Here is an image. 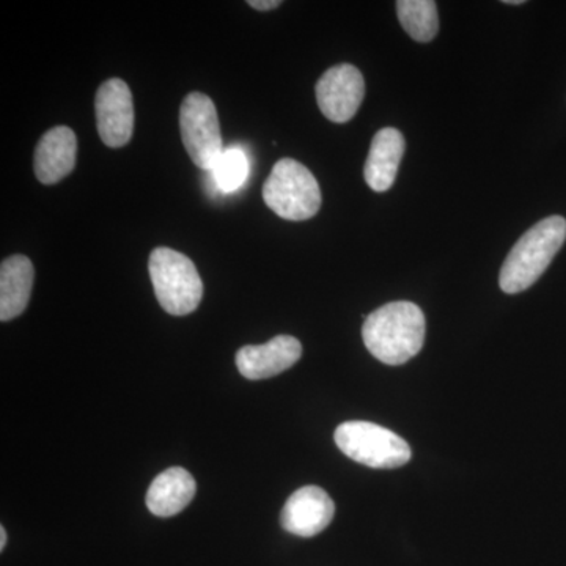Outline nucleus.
Wrapping results in <instances>:
<instances>
[{
    "label": "nucleus",
    "instance_id": "obj_8",
    "mask_svg": "<svg viewBox=\"0 0 566 566\" xmlns=\"http://www.w3.org/2000/svg\"><path fill=\"white\" fill-rule=\"evenodd\" d=\"M96 126L107 147L122 148L132 140L134 103L128 84L109 80L99 85L95 98Z\"/></svg>",
    "mask_w": 566,
    "mask_h": 566
},
{
    "label": "nucleus",
    "instance_id": "obj_16",
    "mask_svg": "<svg viewBox=\"0 0 566 566\" xmlns=\"http://www.w3.org/2000/svg\"><path fill=\"white\" fill-rule=\"evenodd\" d=\"M219 189L223 192H234L244 185L249 175V161L240 148L223 150L221 158L211 170Z\"/></svg>",
    "mask_w": 566,
    "mask_h": 566
},
{
    "label": "nucleus",
    "instance_id": "obj_1",
    "mask_svg": "<svg viewBox=\"0 0 566 566\" xmlns=\"http://www.w3.org/2000/svg\"><path fill=\"white\" fill-rule=\"evenodd\" d=\"M363 338L368 352L382 364H406L422 349L423 312L409 301L382 305L365 318Z\"/></svg>",
    "mask_w": 566,
    "mask_h": 566
},
{
    "label": "nucleus",
    "instance_id": "obj_3",
    "mask_svg": "<svg viewBox=\"0 0 566 566\" xmlns=\"http://www.w3.org/2000/svg\"><path fill=\"white\" fill-rule=\"evenodd\" d=\"M158 303L167 314H192L203 296V282L191 259L169 248H158L148 260Z\"/></svg>",
    "mask_w": 566,
    "mask_h": 566
},
{
    "label": "nucleus",
    "instance_id": "obj_2",
    "mask_svg": "<svg viewBox=\"0 0 566 566\" xmlns=\"http://www.w3.org/2000/svg\"><path fill=\"white\" fill-rule=\"evenodd\" d=\"M566 240V221L562 216H551L536 222L513 245L502 264L499 285L506 294H516L532 285L553 263Z\"/></svg>",
    "mask_w": 566,
    "mask_h": 566
},
{
    "label": "nucleus",
    "instance_id": "obj_15",
    "mask_svg": "<svg viewBox=\"0 0 566 566\" xmlns=\"http://www.w3.org/2000/svg\"><path fill=\"white\" fill-rule=\"evenodd\" d=\"M397 14L406 33L419 43H430L438 35V6L433 0H400Z\"/></svg>",
    "mask_w": 566,
    "mask_h": 566
},
{
    "label": "nucleus",
    "instance_id": "obj_7",
    "mask_svg": "<svg viewBox=\"0 0 566 566\" xmlns=\"http://www.w3.org/2000/svg\"><path fill=\"white\" fill-rule=\"evenodd\" d=\"M364 95L363 73L349 63L327 70L316 84L319 111L334 123L352 120L364 102Z\"/></svg>",
    "mask_w": 566,
    "mask_h": 566
},
{
    "label": "nucleus",
    "instance_id": "obj_10",
    "mask_svg": "<svg viewBox=\"0 0 566 566\" xmlns=\"http://www.w3.org/2000/svg\"><path fill=\"white\" fill-rule=\"evenodd\" d=\"M303 356V345L292 335H277L264 345L243 346L237 353V367L244 378L266 379L292 368Z\"/></svg>",
    "mask_w": 566,
    "mask_h": 566
},
{
    "label": "nucleus",
    "instance_id": "obj_18",
    "mask_svg": "<svg viewBox=\"0 0 566 566\" xmlns=\"http://www.w3.org/2000/svg\"><path fill=\"white\" fill-rule=\"evenodd\" d=\"M7 545V532L6 528L0 527V551L6 549Z\"/></svg>",
    "mask_w": 566,
    "mask_h": 566
},
{
    "label": "nucleus",
    "instance_id": "obj_13",
    "mask_svg": "<svg viewBox=\"0 0 566 566\" xmlns=\"http://www.w3.org/2000/svg\"><path fill=\"white\" fill-rule=\"evenodd\" d=\"M196 491V480L186 469H167L148 488V510L153 515L161 517L178 515L191 504Z\"/></svg>",
    "mask_w": 566,
    "mask_h": 566
},
{
    "label": "nucleus",
    "instance_id": "obj_11",
    "mask_svg": "<svg viewBox=\"0 0 566 566\" xmlns=\"http://www.w3.org/2000/svg\"><path fill=\"white\" fill-rule=\"evenodd\" d=\"M77 139L73 129L55 126L41 136L33 156V170L43 185H55L76 166Z\"/></svg>",
    "mask_w": 566,
    "mask_h": 566
},
{
    "label": "nucleus",
    "instance_id": "obj_4",
    "mask_svg": "<svg viewBox=\"0 0 566 566\" xmlns=\"http://www.w3.org/2000/svg\"><path fill=\"white\" fill-rule=\"evenodd\" d=\"M263 200L285 221H307L322 208V191L304 164L283 158L264 182Z\"/></svg>",
    "mask_w": 566,
    "mask_h": 566
},
{
    "label": "nucleus",
    "instance_id": "obj_6",
    "mask_svg": "<svg viewBox=\"0 0 566 566\" xmlns=\"http://www.w3.org/2000/svg\"><path fill=\"white\" fill-rule=\"evenodd\" d=\"M181 140L189 158L202 170L214 169L223 153L218 111L210 96L192 92L180 107Z\"/></svg>",
    "mask_w": 566,
    "mask_h": 566
},
{
    "label": "nucleus",
    "instance_id": "obj_14",
    "mask_svg": "<svg viewBox=\"0 0 566 566\" xmlns=\"http://www.w3.org/2000/svg\"><path fill=\"white\" fill-rule=\"evenodd\" d=\"M33 264L25 255H11L0 266V319L10 322L28 307L33 286Z\"/></svg>",
    "mask_w": 566,
    "mask_h": 566
},
{
    "label": "nucleus",
    "instance_id": "obj_19",
    "mask_svg": "<svg viewBox=\"0 0 566 566\" xmlns=\"http://www.w3.org/2000/svg\"><path fill=\"white\" fill-rule=\"evenodd\" d=\"M506 6H523L524 0H505Z\"/></svg>",
    "mask_w": 566,
    "mask_h": 566
},
{
    "label": "nucleus",
    "instance_id": "obj_5",
    "mask_svg": "<svg viewBox=\"0 0 566 566\" xmlns=\"http://www.w3.org/2000/svg\"><path fill=\"white\" fill-rule=\"evenodd\" d=\"M335 444L356 463L375 469H395L411 460V447L394 431L371 422L342 423L335 430Z\"/></svg>",
    "mask_w": 566,
    "mask_h": 566
},
{
    "label": "nucleus",
    "instance_id": "obj_12",
    "mask_svg": "<svg viewBox=\"0 0 566 566\" xmlns=\"http://www.w3.org/2000/svg\"><path fill=\"white\" fill-rule=\"evenodd\" d=\"M405 150V137L398 129L385 128L375 134L364 166L365 181L375 192L392 188Z\"/></svg>",
    "mask_w": 566,
    "mask_h": 566
},
{
    "label": "nucleus",
    "instance_id": "obj_17",
    "mask_svg": "<svg viewBox=\"0 0 566 566\" xmlns=\"http://www.w3.org/2000/svg\"><path fill=\"white\" fill-rule=\"evenodd\" d=\"M249 7L259 11H270L282 6L281 0H249Z\"/></svg>",
    "mask_w": 566,
    "mask_h": 566
},
{
    "label": "nucleus",
    "instance_id": "obj_9",
    "mask_svg": "<svg viewBox=\"0 0 566 566\" xmlns=\"http://www.w3.org/2000/svg\"><path fill=\"white\" fill-rule=\"evenodd\" d=\"M335 515L331 495L319 486H303L290 495L283 506L281 523L290 534L311 538L322 534Z\"/></svg>",
    "mask_w": 566,
    "mask_h": 566
}]
</instances>
